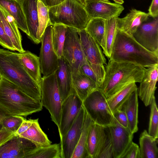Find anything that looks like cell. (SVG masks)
<instances>
[{
	"instance_id": "obj_36",
	"label": "cell",
	"mask_w": 158,
	"mask_h": 158,
	"mask_svg": "<svg viewBox=\"0 0 158 158\" xmlns=\"http://www.w3.org/2000/svg\"><path fill=\"white\" fill-rule=\"evenodd\" d=\"M37 7L39 25L38 36L41 42L43 35L46 28L49 24H51V23L48 8L39 0L38 2Z\"/></svg>"
},
{
	"instance_id": "obj_35",
	"label": "cell",
	"mask_w": 158,
	"mask_h": 158,
	"mask_svg": "<svg viewBox=\"0 0 158 158\" xmlns=\"http://www.w3.org/2000/svg\"><path fill=\"white\" fill-rule=\"evenodd\" d=\"M97 158H114L113 149L109 127H105Z\"/></svg>"
},
{
	"instance_id": "obj_45",
	"label": "cell",
	"mask_w": 158,
	"mask_h": 158,
	"mask_svg": "<svg viewBox=\"0 0 158 158\" xmlns=\"http://www.w3.org/2000/svg\"><path fill=\"white\" fill-rule=\"evenodd\" d=\"M33 121V119H32L27 120L25 119L15 133V135H19L26 131L31 125Z\"/></svg>"
},
{
	"instance_id": "obj_2",
	"label": "cell",
	"mask_w": 158,
	"mask_h": 158,
	"mask_svg": "<svg viewBox=\"0 0 158 158\" xmlns=\"http://www.w3.org/2000/svg\"><path fill=\"white\" fill-rule=\"evenodd\" d=\"M0 74L31 98L40 101V85L31 77L23 67L19 53L0 48Z\"/></svg>"
},
{
	"instance_id": "obj_47",
	"label": "cell",
	"mask_w": 158,
	"mask_h": 158,
	"mask_svg": "<svg viewBox=\"0 0 158 158\" xmlns=\"http://www.w3.org/2000/svg\"><path fill=\"white\" fill-rule=\"evenodd\" d=\"M11 114L6 110L0 106V130L4 128L2 122L3 119L6 117Z\"/></svg>"
},
{
	"instance_id": "obj_9",
	"label": "cell",
	"mask_w": 158,
	"mask_h": 158,
	"mask_svg": "<svg viewBox=\"0 0 158 158\" xmlns=\"http://www.w3.org/2000/svg\"><path fill=\"white\" fill-rule=\"evenodd\" d=\"M78 30L67 26L62 56L67 63L72 73H79L81 66L87 62L85 57Z\"/></svg>"
},
{
	"instance_id": "obj_10",
	"label": "cell",
	"mask_w": 158,
	"mask_h": 158,
	"mask_svg": "<svg viewBox=\"0 0 158 158\" xmlns=\"http://www.w3.org/2000/svg\"><path fill=\"white\" fill-rule=\"evenodd\" d=\"M53 25L49 24L43 35L39 55L41 73L44 76L52 74L57 69L58 58L56 53L52 41Z\"/></svg>"
},
{
	"instance_id": "obj_46",
	"label": "cell",
	"mask_w": 158,
	"mask_h": 158,
	"mask_svg": "<svg viewBox=\"0 0 158 158\" xmlns=\"http://www.w3.org/2000/svg\"><path fill=\"white\" fill-rule=\"evenodd\" d=\"M41 1L48 8L56 6L65 0H38Z\"/></svg>"
},
{
	"instance_id": "obj_24",
	"label": "cell",
	"mask_w": 158,
	"mask_h": 158,
	"mask_svg": "<svg viewBox=\"0 0 158 158\" xmlns=\"http://www.w3.org/2000/svg\"><path fill=\"white\" fill-rule=\"evenodd\" d=\"M138 96L137 88L131 94L121 108L126 114L128 129L133 134L138 130Z\"/></svg>"
},
{
	"instance_id": "obj_1",
	"label": "cell",
	"mask_w": 158,
	"mask_h": 158,
	"mask_svg": "<svg viewBox=\"0 0 158 158\" xmlns=\"http://www.w3.org/2000/svg\"><path fill=\"white\" fill-rule=\"evenodd\" d=\"M109 59L148 68L158 64V53L147 50L132 35L117 28Z\"/></svg>"
},
{
	"instance_id": "obj_18",
	"label": "cell",
	"mask_w": 158,
	"mask_h": 158,
	"mask_svg": "<svg viewBox=\"0 0 158 158\" xmlns=\"http://www.w3.org/2000/svg\"><path fill=\"white\" fill-rule=\"evenodd\" d=\"M22 8L27 27L28 37L36 44L40 42L38 36V0H17Z\"/></svg>"
},
{
	"instance_id": "obj_43",
	"label": "cell",
	"mask_w": 158,
	"mask_h": 158,
	"mask_svg": "<svg viewBox=\"0 0 158 158\" xmlns=\"http://www.w3.org/2000/svg\"><path fill=\"white\" fill-rule=\"evenodd\" d=\"M15 135V133L4 128L0 130V146Z\"/></svg>"
},
{
	"instance_id": "obj_26",
	"label": "cell",
	"mask_w": 158,
	"mask_h": 158,
	"mask_svg": "<svg viewBox=\"0 0 158 158\" xmlns=\"http://www.w3.org/2000/svg\"><path fill=\"white\" fill-rule=\"evenodd\" d=\"M104 132V126L93 122L89 131L87 143L89 158H97Z\"/></svg>"
},
{
	"instance_id": "obj_29",
	"label": "cell",
	"mask_w": 158,
	"mask_h": 158,
	"mask_svg": "<svg viewBox=\"0 0 158 158\" xmlns=\"http://www.w3.org/2000/svg\"><path fill=\"white\" fill-rule=\"evenodd\" d=\"M157 139L150 136L144 130L139 138L141 158H158Z\"/></svg>"
},
{
	"instance_id": "obj_50",
	"label": "cell",
	"mask_w": 158,
	"mask_h": 158,
	"mask_svg": "<svg viewBox=\"0 0 158 158\" xmlns=\"http://www.w3.org/2000/svg\"><path fill=\"white\" fill-rule=\"evenodd\" d=\"M2 78V77L1 76V75L0 74V83H1V81Z\"/></svg>"
},
{
	"instance_id": "obj_16",
	"label": "cell",
	"mask_w": 158,
	"mask_h": 158,
	"mask_svg": "<svg viewBox=\"0 0 158 158\" xmlns=\"http://www.w3.org/2000/svg\"><path fill=\"white\" fill-rule=\"evenodd\" d=\"M112 143L114 158H121L131 142L133 134L129 129L118 124L114 119L108 127Z\"/></svg>"
},
{
	"instance_id": "obj_37",
	"label": "cell",
	"mask_w": 158,
	"mask_h": 158,
	"mask_svg": "<svg viewBox=\"0 0 158 158\" xmlns=\"http://www.w3.org/2000/svg\"><path fill=\"white\" fill-rule=\"evenodd\" d=\"M151 112L148 133L151 136L158 138V110L155 98L150 105Z\"/></svg>"
},
{
	"instance_id": "obj_14",
	"label": "cell",
	"mask_w": 158,
	"mask_h": 158,
	"mask_svg": "<svg viewBox=\"0 0 158 158\" xmlns=\"http://www.w3.org/2000/svg\"><path fill=\"white\" fill-rule=\"evenodd\" d=\"M84 7L90 19L106 20L118 17L124 10L121 5L111 3L108 0H86Z\"/></svg>"
},
{
	"instance_id": "obj_3",
	"label": "cell",
	"mask_w": 158,
	"mask_h": 158,
	"mask_svg": "<svg viewBox=\"0 0 158 158\" xmlns=\"http://www.w3.org/2000/svg\"><path fill=\"white\" fill-rule=\"evenodd\" d=\"M106 68L100 88L107 99L130 83L140 82L146 69L136 64L110 59Z\"/></svg>"
},
{
	"instance_id": "obj_49",
	"label": "cell",
	"mask_w": 158,
	"mask_h": 158,
	"mask_svg": "<svg viewBox=\"0 0 158 158\" xmlns=\"http://www.w3.org/2000/svg\"><path fill=\"white\" fill-rule=\"evenodd\" d=\"M84 6L85 4V1L86 0H78Z\"/></svg>"
},
{
	"instance_id": "obj_13",
	"label": "cell",
	"mask_w": 158,
	"mask_h": 158,
	"mask_svg": "<svg viewBox=\"0 0 158 158\" xmlns=\"http://www.w3.org/2000/svg\"><path fill=\"white\" fill-rule=\"evenodd\" d=\"M38 146L30 140L15 135L0 146V158H26Z\"/></svg>"
},
{
	"instance_id": "obj_40",
	"label": "cell",
	"mask_w": 158,
	"mask_h": 158,
	"mask_svg": "<svg viewBox=\"0 0 158 158\" xmlns=\"http://www.w3.org/2000/svg\"><path fill=\"white\" fill-rule=\"evenodd\" d=\"M121 158H141L139 147L132 141Z\"/></svg>"
},
{
	"instance_id": "obj_23",
	"label": "cell",
	"mask_w": 158,
	"mask_h": 158,
	"mask_svg": "<svg viewBox=\"0 0 158 158\" xmlns=\"http://www.w3.org/2000/svg\"><path fill=\"white\" fill-rule=\"evenodd\" d=\"M0 7L14 18L18 28L28 36L25 17L19 2L17 0H0Z\"/></svg>"
},
{
	"instance_id": "obj_17",
	"label": "cell",
	"mask_w": 158,
	"mask_h": 158,
	"mask_svg": "<svg viewBox=\"0 0 158 158\" xmlns=\"http://www.w3.org/2000/svg\"><path fill=\"white\" fill-rule=\"evenodd\" d=\"M158 64L146 69L138 88V96L146 106L150 105L155 98L158 78Z\"/></svg>"
},
{
	"instance_id": "obj_30",
	"label": "cell",
	"mask_w": 158,
	"mask_h": 158,
	"mask_svg": "<svg viewBox=\"0 0 158 158\" xmlns=\"http://www.w3.org/2000/svg\"><path fill=\"white\" fill-rule=\"evenodd\" d=\"M93 122L86 112L81 133L71 158H89L87 143L89 131Z\"/></svg>"
},
{
	"instance_id": "obj_42",
	"label": "cell",
	"mask_w": 158,
	"mask_h": 158,
	"mask_svg": "<svg viewBox=\"0 0 158 158\" xmlns=\"http://www.w3.org/2000/svg\"><path fill=\"white\" fill-rule=\"evenodd\" d=\"M79 72L88 77L96 82L98 85V79L96 75L87 62L81 66Z\"/></svg>"
},
{
	"instance_id": "obj_22",
	"label": "cell",
	"mask_w": 158,
	"mask_h": 158,
	"mask_svg": "<svg viewBox=\"0 0 158 158\" xmlns=\"http://www.w3.org/2000/svg\"><path fill=\"white\" fill-rule=\"evenodd\" d=\"M72 78L73 89L82 101L92 92L99 88L96 82L80 73H72Z\"/></svg>"
},
{
	"instance_id": "obj_11",
	"label": "cell",
	"mask_w": 158,
	"mask_h": 158,
	"mask_svg": "<svg viewBox=\"0 0 158 158\" xmlns=\"http://www.w3.org/2000/svg\"><path fill=\"white\" fill-rule=\"evenodd\" d=\"M85 114L83 106L71 126L60 139L61 158H71L81 133Z\"/></svg>"
},
{
	"instance_id": "obj_39",
	"label": "cell",
	"mask_w": 158,
	"mask_h": 158,
	"mask_svg": "<svg viewBox=\"0 0 158 158\" xmlns=\"http://www.w3.org/2000/svg\"><path fill=\"white\" fill-rule=\"evenodd\" d=\"M0 44L4 48L15 51L12 42L6 34L0 18Z\"/></svg>"
},
{
	"instance_id": "obj_44",
	"label": "cell",
	"mask_w": 158,
	"mask_h": 158,
	"mask_svg": "<svg viewBox=\"0 0 158 158\" xmlns=\"http://www.w3.org/2000/svg\"><path fill=\"white\" fill-rule=\"evenodd\" d=\"M149 16L155 19L158 16V0H152L148 9Z\"/></svg>"
},
{
	"instance_id": "obj_5",
	"label": "cell",
	"mask_w": 158,
	"mask_h": 158,
	"mask_svg": "<svg viewBox=\"0 0 158 158\" xmlns=\"http://www.w3.org/2000/svg\"><path fill=\"white\" fill-rule=\"evenodd\" d=\"M50 22L84 29L90 18L84 6L78 0H65L59 4L48 8Z\"/></svg>"
},
{
	"instance_id": "obj_7",
	"label": "cell",
	"mask_w": 158,
	"mask_h": 158,
	"mask_svg": "<svg viewBox=\"0 0 158 158\" xmlns=\"http://www.w3.org/2000/svg\"><path fill=\"white\" fill-rule=\"evenodd\" d=\"M78 34L85 58L95 73L100 88L105 75L106 59L100 46L85 29L79 31Z\"/></svg>"
},
{
	"instance_id": "obj_8",
	"label": "cell",
	"mask_w": 158,
	"mask_h": 158,
	"mask_svg": "<svg viewBox=\"0 0 158 158\" xmlns=\"http://www.w3.org/2000/svg\"><path fill=\"white\" fill-rule=\"evenodd\" d=\"M40 87L42 105L48 110L52 121L58 129L60 125L62 101L55 72L42 77Z\"/></svg>"
},
{
	"instance_id": "obj_19",
	"label": "cell",
	"mask_w": 158,
	"mask_h": 158,
	"mask_svg": "<svg viewBox=\"0 0 158 158\" xmlns=\"http://www.w3.org/2000/svg\"><path fill=\"white\" fill-rule=\"evenodd\" d=\"M55 72L62 102L74 90L71 71L67 63L63 57L58 59V67Z\"/></svg>"
},
{
	"instance_id": "obj_33",
	"label": "cell",
	"mask_w": 158,
	"mask_h": 158,
	"mask_svg": "<svg viewBox=\"0 0 158 158\" xmlns=\"http://www.w3.org/2000/svg\"><path fill=\"white\" fill-rule=\"evenodd\" d=\"M26 158H61L60 143L38 146Z\"/></svg>"
},
{
	"instance_id": "obj_31",
	"label": "cell",
	"mask_w": 158,
	"mask_h": 158,
	"mask_svg": "<svg viewBox=\"0 0 158 158\" xmlns=\"http://www.w3.org/2000/svg\"><path fill=\"white\" fill-rule=\"evenodd\" d=\"M106 21V19L100 18H91L85 29L102 48L105 40Z\"/></svg>"
},
{
	"instance_id": "obj_48",
	"label": "cell",
	"mask_w": 158,
	"mask_h": 158,
	"mask_svg": "<svg viewBox=\"0 0 158 158\" xmlns=\"http://www.w3.org/2000/svg\"><path fill=\"white\" fill-rule=\"evenodd\" d=\"M115 3L122 5L123 4L124 2V1L123 0H113Z\"/></svg>"
},
{
	"instance_id": "obj_28",
	"label": "cell",
	"mask_w": 158,
	"mask_h": 158,
	"mask_svg": "<svg viewBox=\"0 0 158 158\" xmlns=\"http://www.w3.org/2000/svg\"><path fill=\"white\" fill-rule=\"evenodd\" d=\"M38 120V118L33 119L29 127L19 136L30 140L39 146L50 145L52 142L40 127Z\"/></svg>"
},
{
	"instance_id": "obj_15",
	"label": "cell",
	"mask_w": 158,
	"mask_h": 158,
	"mask_svg": "<svg viewBox=\"0 0 158 158\" xmlns=\"http://www.w3.org/2000/svg\"><path fill=\"white\" fill-rule=\"evenodd\" d=\"M135 40L147 50L158 53V18L143 23L133 35Z\"/></svg>"
},
{
	"instance_id": "obj_34",
	"label": "cell",
	"mask_w": 158,
	"mask_h": 158,
	"mask_svg": "<svg viewBox=\"0 0 158 158\" xmlns=\"http://www.w3.org/2000/svg\"><path fill=\"white\" fill-rule=\"evenodd\" d=\"M67 26L63 24H53L52 41L54 51L58 58L62 56L63 48L66 37Z\"/></svg>"
},
{
	"instance_id": "obj_6",
	"label": "cell",
	"mask_w": 158,
	"mask_h": 158,
	"mask_svg": "<svg viewBox=\"0 0 158 158\" xmlns=\"http://www.w3.org/2000/svg\"><path fill=\"white\" fill-rule=\"evenodd\" d=\"M82 104L86 113L94 123L104 127L112 124L113 114L100 88L92 92L83 101Z\"/></svg>"
},
{
	"instance_id": "obj_4",
	"label": "cell",
	"mask_w": 158,
	"mask_h": 158,
	"mask_svg": "<svg viewBox=\"0 0 158 158\" xmlns=\"http://www.w3.org/2000/svg\"><path fill=\"white\" fill-rule=\"evenodd\" d=\"M0 106L11 114L26 117L41 110V102L31 98L19 87L2 77Z\"/></svg>"
},
{
	"instance_id": "obj_21",
	"label": "cell",
	"mask_w": 158,
	"mask_h": 158,
	"mask_svg": "<svg viewBox=\"0 0 158 158\" xmlns=\"http://www.w3.org/2000/svg\"><path fill=\"white\" fill-rule=\"evenodd\" d=\"M0 18L5 31L11 40L15 50L19 53L24 52L22 44V36L14 18L0 7Z\"/></svg>"
},
{
	"instance_id": "obj_12",
	"label": "cell",
	"mask_w": 158,
	"mask_h": 158,
	"mask_svg": "<svg viewBox=\"0 0 158 158\" xmlns=\"http://www.w3.org/2000/svg\"><path fill=\"white\" fill-rule=\"evenodd\" d=\"M82 106V101L74 90L62 102L58 129L60 139L71 126Z\"/></svg>"
},
{
	"instance_id": "obj_32",
	"label": "cell",
	"mask_w": 158,
	"mask_h": 158,
	"mask_svg": "<svg viewBox=\"0 0 158 158\" xmlns=\"http://www.w3.org/2000/svg\"><path fill=\"white\" fill-rule=\"evenodd\" d=\"M116 18H113L106 21L105 40L102 48L103 54L109 58L110 57L117 32Z\"/></svg>"
},
{
	"instance_id": "obj_38",
	"label": "cell",
	"mask_w": 158,
	"mask_h": 158,
	"mask_svg": "<svg viewBox=\"0 0 158 158\" xmlns=\"http://www.w3.org/2000/svg\"><path fill=\"white\" fill-rule=\"evenodd\" d=\"M25 119L23 116L10 115L3 119L2 125L4 128L15 133Z\"/></svg>"
},
{
	"instance_id": "obj_27",
	"label": "cell",
	"mask_w": 158,
	"mask_h": 158,
	"mask_svg": "<svg viewBox=\"0 0 158 158\" xmlns=\"http://www.w3.org/2000/svg\"><path fill=\"white\" fill-rule=\"evenodd\" d=\"M137 88L136 83H130L107 99L108 104L113 114L116 110L121 109L124 103Z\"/></svg>"
},
{
	"instance_id": "obj_41",
	"label": "cell",
	"mask_w": 158,
	"mask_h": 158,
	"mask_svg": "<svg viewBox=\"0 0 158 158\" xmlns=\"http://www.w3.org/2000/svg\"><path fill=\"white\" fill-rule=\"evenodd\" d=\"M114 119L123 127L128 128L127 118L125 112L122 109L116 110L113 114Z\"/></svg>"
},
{
	"instance_id": "obj_25",
	"label": "cell",
	"mask_w": 158,
	"mask_h": 158,
	"mask_svg": "<svg viewBox=\"0 0 158 158\" xmlns=\"http://www.w3.org/2000/svg\"><path fill=\"white\" fill-rule=\"evenodd\" d=\"M19 54L20 61L26 71L40 85L42 77L39 57L28 51Z\"/></svg>"
},
{
	"instance_id": "obj_20",
	"label": "cell",
	"mask_w": 158,
	"mask_h": 158,
	"mask_svg": "<svg viewBox=\"0 0 158 158\" xmlns=\"http://www.w3.org/2000/svg\"><path fill=\"white\" fill-rule=\"evenodd\" d=\"M148 13L132 9L126 16L116 18L117 28L130 35H133L138 27L148 19Z\"/></svg>"
}]
</instances>
